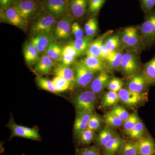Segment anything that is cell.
Instances as JSON below:
<instances>
[{"mask_svg":"<svg viewBox=\"0 0 155 155\" xmlns=\"http://www.w3.org/2000/svg\"><path fill=\"white\" fill-rule=\"evenodd\" d=\"M119 35L121 46L126 51L139 54L144 49L138 27H127Z\"/></svg>","mask_w":155,"mask_h":155,"instance_id":"obj_1","label":"cell"},{"mask_svg":"<svg viewBox=\"0 0 155 155\" xmlns=\"http://www.w3.org/2000/svg\"><path fill=\"white\" fill-rule=\"evenodd\" d=\"M144 49L155 45V8L146 15L144 22L138 27Z\"/></svg>","mask_w":155,"mask_h":155,"instance_id":"obj_2","label":"cell"},{"mask_svg":"<svg viewBox=\"0 0 155 155\" xmlns=\"http://www.w3.org/2000/svg\"><path fill=\"white\" fill-rule=\"evenodd\" d=\"M138 54L127 51L123 54L120 71L125 77L128 78L142 72V64Z\"/></svg>","mask_w":155,"mask_h":155,"instance_id":"obj_3","label":"cell"},{"mask_svg":"<svg viewBox=\"0 0 155 155\" xmlns=\"http://www.w3.org/2000/svg\"><path fill=\"white\" fill-rule=\"evenodd\" d=\"M118 93L121 102L128 108H134L143 105L148 100L147 92H134L126 87L121 89Z\"/></svg>","mask_w":155,"mask_h":155,"instance_id":"obj_4","label":"cell"},{"mask_svg":"<svg viewBox=\"0 0 155 155\" xmlns=\"http://www.w3.org/2000/svg\"><path fill=\"white\" fill-rule=\"evenodd\" d=\"M97 95L91 90L81 92L78 94L74 100L76 113L93 112L97 102Z\"/></svg>","mask_w":155,"mask_h":155,"instance_id":"obj_5","label":"cell"},{"mask_svg":"<svg viewBox=\"0 0 155 155\" xmlns=\"http://www.w3.org/2000/svg\"><path fill=\"white\" fill-rule=\"evenodd\" d=\"M75 86L79 88L86 87L91 84L95 74L87 68L81 61L75 63Z\"/></svg>","mask_w":155,"mask_h":155,"instance_id":"obj_6","label":"cell"},{"mask_svg":"<svg viewBox=\"0 0 155 155\" xmlns=\"http://www.w3.org/2000/svg\"><path fill=\"white\" fill-rule=\"evenodd\" d=\"M55 18L51 14L43 15L34 23L31 32L36 35L42 33H50L55 22Z\"/></svg>","mask_w":155,"mask_h":155,"instance_id":"obj_7","label":"cell"},{"mask_svg":"<svg viewBox=\"0 0 155 155\" xmlns=\"http://www.w3.org/2000/svg\"><path fill=\"white\" fill-rule=\"evenodd\" d=\"M149 86L141 72L128 78L125 87L134 92L144 93L147 92Z\"/></svg>","mask_w":155,"mask_h":155,"instance_id":"obj_8","label":"cell"},{"mask_svg":"<svg viewBox=\"0 0 155 155\" xmlns=\"http://www.w3.org/2000/svg\"><path fill=\"white\" fill-rule=\"evenodd\" d=\"M112 78L110 71H104L99 72L91 83V91L97 95L101 94L107 87Z\"/></svg>","mask_w":155,"mask_h":155,"instance_id":"obj_9","label":"cell"},{"mask_svg":"<svg viewBox=\"0 0 155 155\" xmlns=\"http://www.w3.org/2000/svg\"><path fill=\"white\" fill-rule=\"evenodd\" d=\"M137 155L155 154V141L150 134H146L137 140Z\"/></svg>","mask_w":155,"mask_h":155,"instance_id":"obj_10","label":"cell"},{"mask_svg":"<svg viewBox=\"0 0 155 155\" xmlns=\"http://www.w3.org/2000/svg\"><path fill=\"white\" fill-rule=\"evenodd\" d=\"M81 61L87 68L95 73L104 71H111L106 61L101 58L93 56H86V58Z\"/></svg>","mask_w":155,"mask_h":155,"instance_id":"obj_11","label":"cell"},{"mask_svg":"<svg viewBox=\"0 0 155 155\" xmlns=\"http://www.w3.org/2000/svg\"><path fill=\"white\" fill-rule=\"evenodd\" d=\"M54 38L50 33H42L31 39L30 42L34 46L39 53L45 52L49 46L54 42Z\"/></svg>","mask_w":155,"mask_h":155,"instance_id":"obj_12","label":"cell"},{"mask_svg":"<svg viewBox=\"0 0 155 155\" xmlns=\"http://www.w3.org/2000/svg\"><path fill=\"white\" fill-rule=\"evenodd\" d=\"M67 2L64 0H47L46 7L48 12L55 17L64 16L67 11Z\"/></svg>","mask_w":155,"mask_h":155,"instance_id":"obj_13","label":"cell"},{"mask_svg":"<svg viewBox=\"0 0 155 155\" xmlns=\"http://www.w3.org/2000/svg\"><path fill=\"white\" fill-rule=\"evenodd\" d=\"M92 112H82L76 114L74 125V133L75 137L78 140L79 136L83 130L87 127V124Z\"/></svg>","mask_w":155,"mask_h":155,"instance_id":"obj_14","label":"cell"},{"mask_svg":"<svg viewBox=\"0 0 155 155\" xmlns=\"http://www.w3.org/2000/svg\"><path fill=\"white\" fill-rule=\"evenodd\" d=\"M112 32L111 31H109L97 38L93 40L89 45L88 48L85 51L86 56H93L100 58L102 45L106 39L110 35Z\"/></svg>","mask_w":155,"mask_h":155,"instance_id":"obj_15","label":"cell"},{"mask_svg":"<svg viewBox=\"0 0 155 155\" xmlns=\"http://www.w3.org/2000/svg\"><path fill=\"white\" fill-rule=\"evenodd\" d=\"M71 19L69 17H64L57 23L55 28V35L58 38L67 39L70 37L71 31Z\"/></svg>","mask_w":155,"mask_h":155,"instance_id":"obj_16","label":"cell"},{"mask_svg":"<svg viewBox=\"0 0 155 155\" xmlns=\"http://www.w3.org/2000/svg\"><path fill=\"white\" fill-rule=\"evenodd\" d=\"M54 74L55 76H59L67 80L72 87L75 86V71L70 66L63 64L58 65L54 69Z\"/></svg>","mask_w":155,"mask_h":155,"instance_id":"obj_17","label":"cell"},{"mask_svg":"<svg viewBox=\"0 0 155 155\" xmlns=\"http://www.w3.org/2000/svg\"><path fill=\"white\" fill-rule=\"evenodd\" d=\"M14 7L20 16L26 20L35 11L36 5L33 1L24 0L17 3Z\"/></svg>","mask_w":155,"mask_h":155,"instance_id":"obj_18","label":"cell"},{"mask_svg":"<svg viewBox=\"0 0 155 155\" xmlns=\"http://www.w3.org/2000/svg\"><path fill=\"white\" fill-rule=\"evenodd\" d=\"M116 133V130L113 127L108 126L103 128L97 136L95 139V146L99 149H103Z\"/></svg>","mask_w":155,"mask_h":155,"instance_id":"obj_19","label":"cell"},{"mask_svg":"<svg viewBox=\"0 0 155 155\" xmlns=\"http://www.w3.org/2000/svg\"><path fill=\"white\" fill-rule=\"evenodd\" d=\"M7 126L11 130V137H20L37 141L36 137L33 134L27 131L26 127L17 125L14 122L13 118H11Z\"/></svg>","mask_w":155,"mask_h":155,"instance_id":"obj_20","label":"cell"},{"mask_svg":"<svg viewBox=\"0 0 155 155\" xmlns=\"http://www.w3.org/2000/svg\"><path fill=\"white\" fill-rule=\"evenodd\" d=\"M122 49L123 48L112 52L106 60V63L110 70L120 71L122 57L124 54Z\"/></svg>","mask_w":155,"mask_h":155,"instance_id":"obj_21","label":"cell"},{"mask_svg":"<svg viewBox=\"0 0 155 155\" xmlns=\"http://www.w3.org/2000/svg\"><path fill=\"white\" fill-rule=\"evenodd\" d=\"M54 62L51 58L46 55L42 56L37 61L35 69L40 75H46L52 69Z\"/></svg>","mask_w":155,"mask_h":155,"instance_id":"obj_22","label":"cell"},{"mask_svg":"<svg viewBox=\"0 0 155 155\" xmlns=\"http://www.w3.org/2000/svg\"><path fill=\"white\" fill-rule=\"evenodd\" d=\"M142 72L150 85H155V55L143 65Z\"/></svg>","mask_w":155,"mask_h":155,"instance_id":"obj_23","label":"cell"},{"mask_svg":"<svg viewBox=\"0 0 155 155\" xmlns=\"http://www.w3.org/2000/svg\"><path fill=\"white\" fill-rule=\"evenodd\" d=\"M87 0H71L70 11L73 17L76 18L83 17L86 13Z\"/></svg>","mask_w":155,"mask_h":155,"instance_id":"obj_24","label":"cell"},{"mask_svg":"<svg viewBox=\"0 0 155 155\" xmlns=\"http://www.w3.org/2000/svg\"><path fill=\"white\" fill-rule=\"evenodd\" d=\"M123 140L119 134L116 133L110 140L105 145L102 149L105 155L114 154L118 152Z\"/></svg>","mask_w":155,"mask_h":155,"instance_id":"obj_25","label":"cell"},{"mask_svg":"<svg viewBox=\"0 0 155 155\" xmlns=\"http://www.w3.org/2000/svg\"><path fill=\"white\" fill-rule=\"evenodd\" d=\"M5 16L8 22L14 26L21 27L25 24V20L20 16L14 7L7 8Z\"/></svg>","mask_w":155,"mask_h":155,"instance_id":"obj_26","label":"cell"},{"mask_svg":"<svg viewBox=\"0 0 155 155\" xmlns=\"http://www.w3.org/2000/svg\"><path fill=\"white\" fill-rule=\"evenodd\" d=\"M94 37L85 35L81 38L75 39L71 43V44L74 46L77 51L78 56L82 55L85 53L89 45L93 40Z\"/></svg>","mask_w":155,"mask_h":155,"instance_id":"obj_27","label":"cell"},{"mask_svg":"<svg viewBox=\"0 0 155 155\" xmlns=\"http://www.w3.org/2000/svg\"><path fill=\"white\" fill-rule=\"evenodd\" d=\"M137 143L136 140H123L118 150V155H137Z\"/></svg>","mask_w":155,"mask_h":155,"instance_id":"obj_28","label":"cell"},{"mask_svg":"<svg viewBox=\"0 0 155 155\" xmlns=\"http://www.w3.org/2000/svg\"><path fill=\"white\" fill-rule=\"evenodd\" d=\"M146 131V128L144 124L140 121L133 128L128 130H123L122 132L125 135L130 137L134 140H139L144 136Z\"/></svg>","mask_w":155,"mask_h":155,"instance_id":"obj_29","label":"cell"},{"mask_svg":"<svg viewBox=\"0 0 155 155\" xmlns=\"http://www.w3.org/2000/svg\"><path fill=\"white\" fill-rule=\"evenodd\" d=\"M39 53L31 43L26 44L24 48L25 61L28 65H31L39 60Z\"/></svg>","mask_w":155,"mask_h":155,"instance_id":"obj_30","label":"cell"},{"mask_svg":"<svg viewBox=\"0 0 155 155\" xmlns=\"http://www.w3.org/2000/svg\"><path fill=\"white\" fill-rule=\"evenodd\" d=\"M120 101L118 92L110 91L107 92L104 94L101 103L102 108L107 109L111 107H114Z\"/></svg>","mask_w":155,"mask_h":155,"instance_id":"obj_31","label":"cell"},{"mask_svg":"<svg viewBox=\"0 0 155 155\" xmlns=\"http://www.w3.org/2000/svg\"><path fill=\"white\" fill-rule=\"evenodd\" d=\"M46 55L51 58L54 61H59L62 58L63 48L55 42L49 46L45 51Z\"/></svg>","mask_w":155,"mask_h":155,"instance_id":"obj_32","label":"cell"},{"mask_svg":"<svg viewBox=\"0 0 155 155\" xmlns=\"http://www.w3.org/2000/svg\"><path fill=\"white\" fill-rule=\"evenodd\" d=\"M94 131L87 127L79 136L78 141L81 146L87 145L92 143L96 138Z\"/></svg>","mask_w":155,"mask_h":155,"instance_id":"obj_33","label":"cell"},{"mask_svg":"<svg viewBox=\"0 0 155 155\" xmlns=\"http://www.w3.org/2000/svg\"><path fill=\"white\" fill-rule=\"evenodd\" d=\"M104 122L108 127L116 128L122 126L123 121L115 116L110 111L106 112L104 116Z\"/></svg>","mask_w":155,"mask_h":155,"instance_id":"obj_34","label":"cell"},{"mask_svg":"<svg viewBox=\"0 0 155 155\" xmlns=\"http://www.w3.org/2000/svg\"><path fill=\"white\" fill-rule=\"evenodd\" d=\"M104 42L112 52L119 50L122 47L120 42L119 34L110 35L106 39Z\"/></svg>","mask_w":155,"mask_h":155,"instance_id":"obj_35","label":"cell"},{"mask_svg":"<svg viewBox=\"0 0 155 155\" xmlns=\"http://www.w3.org/2000/svg\"><path fill=\"white\" fill-rule=\"evenodd\" d=\"M36 82L38 86L42 89L53 93H57L55 87L52 81L39 76L37 77Z\"/></svg>","mask_w":155,"mask_h":155,"instance_id":"obj_36","label":"cell"},{"mask_svg":"<svg viewBox=\"0 0 155 155\" xmlns=\"http://www.w3.org/2000/svg\"><path fill=\"white\" fill-rule=\"evenodd\" d=\"M57 93L62 92L71 88L72 86L67 80L59 76H55L52 80Z\"/></svg>","mask_w":155,"mask_h":155,"instance_id":"obj_37","label":"cell"},{"mask_svg":"<svg viewBox=\"0 0 155 155\" xmlns=\"http://www.w3.org/2000/svg\"><path fill=\"white\" fill-rule=\"evenodd\" d=\"M140 121H141V120L139 117L137 112H134L130 114L128 118L123 122L122 125L123 130H130Z\"/></svg>","mask_w":155,"mask_h":155,"instance_id":"obj_38","label":"cell"},{"mask_svg":"<svg viewBox=\"0 0 155 155\" xmlns=\"http://www.w3.org/2000/svg\"><path fill=\"white\" fill-rule=\"evenodd\" d=\"M101 119L98 115L92 113L89 120L87 127L93 131H97L101 127Z\"/></svg>","mask_w":155,"mask_h":155,"instance_id":"obj_39","label":"cell"},{"mask_svg":"<svg viewBox=\"0 0 155 155\" xmlns=\"http://www.w3.org/2000/svg\"><path fill=\"white\" fill-rule=\"evenodd\" d=\"M123 85L124 83L121 78L113 77L109 81L107 87L110 91L118 92L121 89L123 88Z\"/></svg>","mask_w":155,"mask_h":155,"instance_id":"obj_40","label":"cell"},{"mask_svg":"<svg viewBox=\"0 0 155 155\" xmlns=\"http://www.w3.org/2000/svg\"><path fill=\"white\" fill-rule=\"evenodd\" d=\"M110 111L123 122L128 118L130 114L125 110V108L117 104L112 107Z\"/></svg>","mask_w":155,"mask_h":155,"instance_id":"obj_41","label":"cell"},{"mask_svg":"<svg viewBox=\"0 0 155 155\" xmlns=\"http://www.w3.org/2000/svg\"><path fill=\"white\" fill-rule=\"evenodd\" d=\"M140 7L146 15L148 14L155 7V0H139Z\"/></svg>","mask_w":155,"mask_h":155,"instance_id":"obj_42","label":"cell"},{"mask_svg":"<svg viewBox=\"0 0 155 155\" xmlns=\"http://www.w3.org/2000/svg\"><path fill=\"white\" fill-rule=\"evenodd\" d=\"M106 0H91L89 11L92 14H96L100 11Z\"/></svg>","mask_w":155,"mask_h":155,"instance_id":"obj_43","label":"cell"},{"mask_svg":"<svg viewBox=\"0 0 155 155\" xmlns=\"http://www.w3.org/2000/svg\"><path fill=\"white\" fill-rule=\"evenodd\" d=\"M100 149L96 147L90 146L78 150V155H100Z\"/></svg>","mask_w":155,"mask_h":155,"instance_id":"obj_44","label":"cell"},{"mask_svg":"<svg viewBox=\"0 0 155 155\" xmlns=\"http://www.w3.org/2000/svg\"><path fill=\"white\" fill-rule=\"evenodd\" d=\"M71 32L75 39L81 38L84 36L83 29L77 22H74L72 24Z\"/></svg>","mask_w":155,"mask_h":155,"instance_id":"obj_45","label":"cell"},{"mask_svg":"<svg viewBox=\"0 0 155 155\" xmlns=\"http://www.w3.org/2000/svg\"><path fill=\"white\" fill-rule=\"evenodd\" d=\"M63 54H67L77 58L78 57V54L75 48L72 44L65 46L63 48ZM62 54V55H63Z\"/></svg>","mask_w":155,"mask_h":155,"instance_id":"obj_46","label":"cell"},{"mask_svg":"<svg viewBox=\"0 0 155 155\" xmlns=\"http://www.w3.org/2000/svg\"><path fill=\"white\" fill-rule=\"evenodd\" d=\"M112 52V51H111L110 49L108 48L104 41L101 47V58H100L106 61Z\"/></svg>","mask_w":155,"mask_h":155,"instance_id":"obj_47","label":"cell"},{"mask_svg":"<svg viewBox=\"0 0 155 155\" xmlns=\"http://www.w3.org/2000/svg\"><path fill=\"white\" fill-rule=\"evenodd\" d=\"M76 58L69 55L63 54L61 59V64L66 66H70L75 63Z\"/></svg>","mask_w":155,"mask_h":155,"instance_id":"obj_48","label":"cell"},{"mask_svg":"<svg viewBox=\"0 0 155 155\" xmlns=\"http://www.w3.org/2000/svg\"><path fill=\"white\" fill-rule=\"evenodd\" d=\"M98 30V22L97 21L91 28L85 31L86 36L95 37Z\"/></svg>","mask_w":155,"mask_h":155,"instance_id":"obj_49","label":"cell"},{"mask_svg":"<svg viewBox=\"0 0 155 155\" xmlns=\"http://www.w3.org/2000/svg\"><path fill=\"white\" fill-rule=\"evenodd\" d=\"M97 21V20L96 18H91V19H89L87 20V22H86L84 26V31L88 30L90 28H91V27L94 25V24Z\"/></svg>","mask_w":155,"mask_h":155,"instance_id":"obj_50","label":"cell"},{"mask_svg":"<svg viewBox=\"0 0 155 155\" xmlns=\"http://www.w3.org/2000/svg\"><path fill=\"white\" fill-rule=\"evenodd\" d=\"M13 0H0V4L1 6L3 7H7L8 6Z\"/></svg>","mask_w":155,"mask_h":155,"instance_id":"obj_51","label":"cell"},{"mask_svg":"<svg viewBox=\"0 0 155 155\" xmlns=\"http://www.w3.org/2000/svg\"><path fill=\"white\" fill-rule=\"evenodd\" d=\"M107 155H116V154H114Z\"/></svg>","mask_w":155,"mask_h":155,"instance_id":"obj_52","label":"cell"},{"mask_svg":"<svg viewBox=\"0 0 155 155\" xmlns=\"http://www.w3.org/2000/svg\"><path fill=\"white\" fill-rule=\"evenodd\" d=\"M64 1H66V2H67L68 0H64Z\"/></svg>","mask_w":155,"mask_h":155,"instance_id":"obj_53","label":"cell"},{"mask_svg":"<svg viewBox=\"0 0 155 155\" xmlns=\"http://www.w3.org/2000/svg\"><path fill=\"white\" fill-rule=\"evenodd\" d=\"M155 155V154H153V155Z\"/></svg>","mask_w":155,"mask_h":155,"instance_id":"obj_54","label":"cell"},{"mask_svg":"<svg viewBox=\"0 0 155 155\" xmlns=\"http://www.w3.org/2000/svg\"><path fill=\"white\" fill-rule=\"evenodd\" d=\"M24 155V154H23V155Z\"/></svg>","mask_w":155,"mask_h":155,"instance_id":"obj_55","label":"cell"},{"mask_svg":"<svg viewBox=\"0 0 155 155\" xmlns=\"http://www.w3.org/2000/svg\"></svg>","mask_w":155,"mask_h":155,"instance_id":"obj_56","label":"cell"}]
</instances>
